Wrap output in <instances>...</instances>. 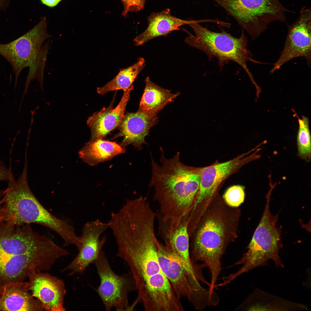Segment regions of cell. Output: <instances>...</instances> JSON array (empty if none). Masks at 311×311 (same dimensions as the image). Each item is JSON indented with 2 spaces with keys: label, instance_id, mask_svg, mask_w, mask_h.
<instances>
[{
  "label": "cell",
  "instance_id": "cell-1",
  "mask_svg": "<svg viewBox=\"0 0 311 311\" xmlns=\"http://www.w3.org/2000/svg\"><path fill=\"white\" fill-rule=\"evenodd\" d=\"M156 217L152 210L138 209L122 215L110 226L117 245L116 256L129 267L136 287L162 271L155 232Z\"/></svg>",
  "mask_w": 311,
  "mask_h": 311
},
{
  "label": "cell",
  "instance_id": "cell-2",
  "mask_svg": "<svg viewBox=\"0 0 311 311\" xmlns=\"http://www.w3.org/2000/svg\"><path fill=\"white\" fill-rule=\"evenodd\" d=\"M160 159L162 166L151 156L152 176L149 186L155 189L153 198L158 203V214L164 220L178 221L189 216L199 189L202 167L185 165L180 161V153L172 158Z\"/></svg>",
  "mask_w": 311,
  "mask_h": 311
},
{
  "label": "cell",
  "instance_id": "cell-3",
  "mask_svg": "<svg viewBox=\"0 0 311 311\" xmlns=\"http://www.w3.org/2000/svg\"><path fill=\"white\" fill-rule=\"evenodd\" d=\"M196 223L190 236L192 262L206 265L214 287L221 270V260L227 247L236 235L237 217L223 205L215 203L214 198Z\"/></svg>",
  "mask_w": 311,
  "mask_h": 311
},
{
  "label": "cell",
  "instance_id": "cell-4",
  "mask_svg": "<svg viewBox=\"0 0 311 311\" xmlns=\"http://www.w3.org/2000/svg\"><path fill=\"white\" fill-rule=\"evenodd\" d=\"M2 208L5 221L18 225L31 223L40 224L54 231L63 239L64 246H80L81 236L66 220L58 218L46 209L31 189L27 179L20 178L8 186L3 197Z\"/></svg>",
  "mask_w": 311,
  "mask_h": 311
},
{
  "label": "cell",
  "instance_id": "cell-5",
  "mask_svg": "<svg viewBox=\"0 0 311 311\" xmlns=\"http://www.w3.org/2000/svg\"><path fill=\"white\" fill-rule=\"evenodd\" d=\"M47 32L46 19H41L32 29L16 39L7 43H0V55L11 65L15 75V89L19 75L24 68H29L25 84L28 89L32 80L43 83L45 63L48 46L42 45L50 37Z\"/></svg>",
  "mask_w": 311,
  "mask_h": 311
},
{
  "label": "cell",
  "instance_id": "cell-6",
  "mask_svg": "<svg viewBox=\"0 0 311 311\" xmlns=\"http://www.w3.org/2000/svg\"><path fill=\"white\" fill-rule=\"evenodd\" d=\"M202 20H194L188 25L194 31L195 35L186 37L185 42L190 46L203 51L209 60L213 58L218 60L220 69L230 61L238 64L246 71L252 83H257L247 66L249 61L258 64L263 63L252 58L248 48V40L244 31L238 38L235 37L223 29L217 33L211 31L200 25Z\"/></svg>",
  "mask_w": 311,
  "mask_h": 311
},
{
  "label": "cell",
  "instance_id": "cell-7",
  "mask_svg": "<svg viewBox=\"0 0 311 311\" xmlns=\"http://www.w3.org/2000/svg\"><path fill=\"white\" fill-rule=\"evenodd\" d=\"M271 193L266 196V202L259 224L254 232L248 246L247 251L234 265H242L237 272L227 276L231 282L239 276L260 266L267 265L269 260L273 261L278 267H284L279 255L282 247L281 242V228L276 225L278 214L272 215L270 208Z\"/></svg>",
  "mask_w": 311,
  "mask_h": 311
},
{
  "label": "cell",
  "instance_id": "cell-8",
  "mask_svg": "<svg viewBox=\"0 0 311 311\" xmlns=\"http://www.w3.org/2000/svg\"><path fill=\"white\" fill-rule=\"evenodd\" d=\"M256 39L271 23L284 20L287 9L279 0H213Z\"/></svg>",
  "mask_w": 311,
  "mask_h": 311
},
{
  "label": "cell",
  "instance_id": "cell-9",
  "mask_svg": "<svg viewBox=\"0 0 311 311\" xmlns=\"http://www.w3.org/2000/svg\"><path fill=\"white\" fill-rule=\"evenodd\" d=\"M158 262L161 270L170 281L177 297H186L195 308L209 300L208 290L187 269L173 250L156 241Z\"/></svg>",
  "mask_w": 311,
  "mask_h": 311
},
{
  "label": "cell",
  "instance_id": "cell-10",
  "mask_svg": "<svg viewBox=\"0 0 311 311\" xmlns=\"http://www.w3.org/2000/svg\"><path fill=\"white\" fill-rule=\"evenodd\" d=\"M99 276L100 283L96 290L105 310L115 308L117 311L129 310V293L137 290L134 276L130 271L118 275L112 269L108 259L103 250L94 262Z\"/></svg>",
  "mask_w": 311,
  "mask_h": 311
},
{
  "label": "cell",
  "instance_id": "cell-11",
  "mask_svg": "<svg viewBox=\"0 0 311 311\" xmlns=\"http://www.w3.org/2000/svg\"><path fill=\"white\" fill-rule=\"evenodd\" d=\"M254 148L227 161H216L213 164L202 167L199 189L191 210H195L200 204L209 202L217 195L225 181L242 167L260 157L257 153L260 149Z\"/></svg>",
  "mask_w": 311,
  "mask_h": 311
},
{
  "label": "cell",
  "instance_id": "cell-12",
  "mask_svg": "<svg viewBox=\"0 0 311 311\" xmlns=\"http://www.w3.org/2000/svg\"><path fill=\"white\" fill-rule=\"evenodd\" d=\"M311 12L304 8L297 19L289 26L282 53L270 71L271 74L294 58L303 57L310 67L311 62Z\"/></svg>",
  "mask_w": 311,
  "mask_h": 311
},
{
  "label": "cell",
  "instance_id": "cell-13",
  "mask_svg": "<svg viewBox=\"0 0 311 311\" xmlns=\"http://www.w3.org/2000/svg\"><path fill=\"white\" fill-rule=\"evenodd\" d=\"M137 290L146 311L184 310L180 299L162 271L148 277Z\"/></svg>",
  "mask_w": 311,
  "mask_h": 311
},
{
  "label": "cell",
  "instance_id": "cell-14",
  "mask_svg": "<svg viewBox=\"0 0 311 311\" xmlns=\"http://www.w3.org/2000/svg\"><path fill=\"white\" fill-rule=\"evenodd\" d=\"M108 228V223H104L98 219L86 223L82 230V242L78 255L62 271L70 270L69 275L83 274L90 264L95 261L103 250L107 238L104 237L100 239V237Z\"/></svg>",
  "mask_w": 311,
  "mask_h": 311
},
{
  "label": "cell",
  "instance_id": "cell-15",
  "mask_svg": "<svg viewBox=\"0 0 311 311\" xmlns=\"http://www.w3.org/2000/svg\"><path fill=\"white\" fill-rule=\"evenodd\" d=\"M165 106L147 111L127 113L119 126V132L112 139L123 136L124 139L120 144L122 147L125 148L132 144L138 150H141L143 144L148 145L145 137L148 135L151 128L157 123V114Z\"/></svg>",
  "mask_w": 311,
  "mask_h": 311
},
{
  "label": "cell",
  "instance_id": "cell-16",
  "mask_svg": "<svg viewBox=\"0 0 311 311\" xmlns=\"http://www.w3.org/2000/svg\"><path fill=\"white\" fill-rule=\"evenodd\" d=\"M28 289L41 303L44 310L64 311L66 290L63 281L57 277L41 272L30 275Z\"/></svg>",
  "mask_w": 311,
  "mask_h": 311
},
{
  "label": "cell",
  "instance_id": "cell-17",
  "mask_svg": "<svg viewBox=\"0 0 311 311\" xmlns=\"http://www.w3.org/2000/svg\"><path fill=\"white\" fill-rule=\"evenodd\" d=\"M159 233L165 245L174 252L187 269L195 274L198 264L191 261L189 252V237L188 231L189 216L178 221L163 219L157 215Z\"/></svg>",
  "mask_w": 311,
  "mask_h": 311
},
{
  "label": "cell",
  "instance_id": "cell-18",
  "mask_svg": "<svg viewBox=\"0 0 311 311\" xmlns=\"http://www.w3.org/2000/svg\"><path fill=\"white\" fill-rule=\"evenodd\" d=\"M133 88L131 87L124 92L121 101L115 108L113 109L112 103L108 107H104L88 118L87 123L90 129L91 135L90 141L103 139L120 125L124 117L126 107Z\"/></svg>",
  "mask_w": 311,
  "mask_h": 311
},
{
  "label": "cell",
  "instance_id": "cell-19",
  "mask_svg": "<svg viewBox=\"0 0 311 311\" xmlns=\"http://www.w3.org/2000/svg\"><path fill=\"white\" fill-rule=\"evenodd\" d=\"M28 289L27 282L0 287V311H39L44 309Z\"/></svg>",
  "mask_w": 311,
  "mask_h": 311
},
{
  "label": "cell",
  "instance_id": "cell-20",
  "mask_svg": "<svg viewBox=\"0 0 311 311\" xmlns=\"http://www.w3.org/2000/svg\"><path fill=\"white\" fill-rule=\"evenodd\" d=\"M148 26L144 31L134 39L136 46L141 45L153 38L166 36L172 31L180 30L181 26L189 24L194 20H186L171 15L170 10L152 13L148 17Z\"/></svg>",
  "mask_w": 311,
  "mask_h": 311
},
{
  "label": "cell",
  "instance_id": "cell-21",
  "mask_svg": "<svg viewBox=\"0 0 311 311\" xmlns=\"http://www.w3.org/2000/svg\"><path fill=\"white\" fill-rule=\"evenodd\" d=\"M126 151L124 148L116 142L99 139L86 143L79 151L78 154L84 162L94 166L110 160Z\"/></svg>",
  "mask_w": 311,
  "mask_h": 311
},
{
  "label": "cell",
  "instance_id": "cell-22",
  "mask_svg": "<svg viewBox=\"0 0 311 311\" xmlns=\"http://www.w3.org/2000/svg\"><path fill=\"white\" fill-rule=\"evenodd\" d=\"M246 310L251 311H292L308 310L307 306L284 299L255 289L247 299Z\"/></svg>",
  "mask_w": 311,
  "mask_h": 311
},
{
  "label": "cell",
  "instance_id": "cell-23",
  "mask_svg": "<svg viewBox=\"0 0 311 311\" xmlns=\"http://www.w3.org/2000/svg\"><path fill=\"white\" fill-rule=\"evenodd\" d=\"M145 86L138 111H145L166 105L173 102L179 94H172L170 91L163 88L151 81L147 77L145 80Z\"/></svg>",
  "mask_w": 311,
  "mask_h": 311
},
{
  "label": "cell",
  "instance_id": "cell-24",
  "mask_svg": "<svg viewBox=\"0 0 311 311\" xmlns=\"http://www.w3.org/2000/svg\"><path fill=\"white\" fill-rule=\"evenodd\" d=\"M145 66V61L141 57L133 65L122 69L116 76L104 86L97 88V92L104 94L110 91L122 90L124 92L133 87V83L138 74Z\"/></svg>",
  "mask_w": 311,
  "mask_h": 311
},
{
  "label": "cell",
  "instance_id": "cell-25",
  "mask_svg": "<svg viewBox=\"0 0 311 311\" xmlns=\"http://www.w3.org/2000/svg\"><path fill=\"white\" fill-rule=\"evenodd\" d=\"M298 119L299 128L297 136L298 154L300 158L306 162L310 161L311 157V136L308 117L302 116Z\"/></svg>",
  "mask_w": 311,
  "mask_h": 311
},
{
  "label": "cell",
  "instance_id": "cell-26",
  "mask_svg": "<svg viewBox=\"0 0 311 311\" xmlns=\"http://www.w3.org/2000/svg\"><path fill=\"white\" fill-rule=\"evenodd\" d=\"M244 186L239 185H233L229 188L223 195L225 203L230 207L238 206L244 201Z\"/></svg>",
  "mask_w": 311,
  "mask_h": 311
},
{
  "label": "cell",
  "instance_id": "cell-27",
  "mask_svg": "<svg viewBox=\"0 0 311 311\" xmlns=\"http://www.w3.org/2000/svg\"><path fill=\"white\" fill-rule=\"evenodd\" d=\"M8 168L3 162L0 160V181L9 180L12 172L11 166Z\"/></svg>",
  "mask_w": 311,
  "mask_h": 311
},
{
  "label": "cell",
  "instance_id": "cell-28",
  "mask_svg": "<svg viewBox=\"0 0 311 311\" xmlns=\"http://www.w3.org/2000/svg\"><path fill=\"white\" fill-rule=\"evenodd\" d=\"M146 0H131V12H136L143 9Z\"/></svg>",
  "mask_w": 311,
  "mask_h": 311
},
{
  "label": "cell",
  "instance_id": "cell-29",
  "mask_svg": "<svg viewBox=\"0 0 311 311\" xmlns=\"http://www.w3.org/2000/svg\"><path fill=\"white\" fill-rule=\"evenodd\" d=\"M123 3L124 9L122 13V15L124 16H126L128 12L130 11L131 5V0H120Z\"/></svg>",
  "mask_w": 311,
  "mask_h": 311
},
{
  "label": "cell",
  "instance_id": "cell-30",
  "mask_svg": "<svg viewBox=\"0 0 311 311\" xmlns=\"http://www.w3.org/2000/svg\"><path fill=\"white\" fill-rule=\"evenodd\" d=\"M44 4L50 7H54L56 6L62 0H41Z\"/></svg>",
  "mask_w": 311,
  "mask_h": 311
},
{
  "label": "cell",
  "instance_id": "cell-31",
  "mask_svg": "<svg viewBox=\"0 0 311 311\" xmlns=\"http://www.w3.org/2000/svg\"><path fill=\"white\" fill-rule=\"evenodd\" d=\"M11 0H0V13L5 11L9 7Z\"/></svg>",
  "mask_w": 311,
  "mask_h": 311
},
{
  "label": "cell",
  "instance_id": "cell-32",
  "mask_svg": "<svg viewBox=\"0 0 311 311\" xmlns=\"http://www.w3.org/2000/svg\"><path fill=\"white\" fill-rule=\"evenodd\" d=\"M3 201L2 199L0 200V223L3 221V217L2 215L1 207Z\"/></svg>",
  "mask_w": 311,
  "mask_h": 311
}]
</instances>
